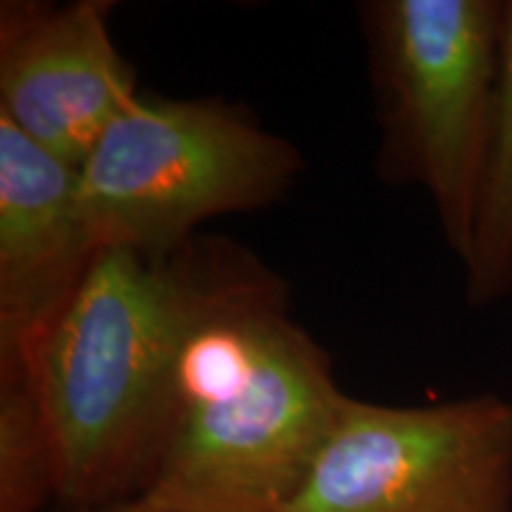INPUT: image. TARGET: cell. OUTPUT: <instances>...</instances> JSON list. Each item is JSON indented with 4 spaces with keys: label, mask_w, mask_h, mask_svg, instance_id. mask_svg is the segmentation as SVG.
Returning a JSON list of instances; mask_svg holds the SVG:
<instances>
[{
    "label": "cell",
    "mask_w": 512,
    "mask_h": 512,
    "mask_svg": "<svg viewBox=\"0 0 512 512\" xmlns=\"http://www.w3.org/2000/svg\"><path fill=\"white\" fill-rule=\"evenodd\" d=\"M69 512H162V510H152L145 508L136 501H128V503H119V505H110V508H98V510H69Z\"/></svg>",
    "instance_id": "cell-10"
},
{
    "label": "cell",
    "mask_w": 512,
    "mask_h": 512,
    "mask_svg": "<svg viewBox=\"0 0 512 512\" xmlns=\"http://www.w3.org/2000/svg\"><path fill=\"white\" fill-rule=\"evenodd\" d=\"M465 302L489 309L512 297V0H503L501 69L491 124L489 157L463 259Z\"/></svg>",
    "instance_id": "cell-8"
},
{
    "label": "cell",
    "mask_w": 512,
    "mask_h": 512,
    "mask_svg": "<svg viewBox=\"0 0 512 512\" xmlns=\"http://www.w3.org/2000/svg\"><path fill=\"white\" fill-rule=\"evenodd\" d=\"M50 498L57 465L34 380L0 377V512H43Z\"/></svg>",
    "instance_id": "cell-9"
},
{
    "label": "cell",
    "mask_w": 512,
    "mask_h": 512,
    "mask_svg": "<svg viewBox=\"0 0 512 512\" xmlns=\"http://www.w3.org/2000/svg\"><path fill=\"white\" fill-rule=\"evenodd\" d=\"M112 8L110 0L0 5V114L76 169L140 98L114 43Z\"/></svg>",
    "instance_id": "cell-6"
},
{
    "label": "cell",
    "mask_w": 512,
    "mask_h": 512,
    "mask_svg": "<svg viewBox=\"0 0 512 512\" xmlns=\"http://www.w3.org/2000/svg\"><path fill=\"white\" fill-rule=\"evenodd\" d=\"M176 425L136 503L162 512H280L349 394L290 316L287 287L247 252L183 339Z\"/></svg>",
    "instance_id": "cell-2"
},
{
    "label": "cell",
    "mask_w": 512,
    "mask_h": 512,
    "mask_svg": "<svg viewBox=\"0 0 512 512\" xmlns=\"http://www.w3.org/2000/svg\"><path fill=\"white\" fill-rule=\"evenodd\" d=\"M361 15L382 131L377 171L430 197L463 264L489 157L503 0H373Z\"/></svg>",
    "instance_id": "cell-3"
},
{
    "label": "cell",
    "mask_w": 512,
    "mask_h": 512,
    "mask_svg": "<svg viewBox=\"0 0 512 512\" xmlns=\"http://www.w3.org/2000/svg\"><path fill=\"white\" fill-rule=\"evenodd\" d=\"M242 249L197 235L166 254H95L27 370L69 510L136 501L150 484L174 434L183 339Z\"/></svg>",
    "instance_id": "cell-1"
},
{
    "label": "cell",
    "mask_w": 512,
    "mask_h": 512,
    "mask_svg": "<svg viewBox=\"0 0 512 512\" xmlns=\"http://www.w3.org/2000/svg\"><path fill=\"white\" fill-rule=\"evenodd\" d=\"M280 512H512V401L389 406L349 396Z\"/></svg>",
    "instance_id": "cell-5"
},
{
    "label": "cell",
    "mask_w": 512,
    "mask_h": 512,
    "mask_svg": "<svg viewBox=\"0 0 512 512\" xmlns=\"http://www.w3.org/2000/svg\"><path fill=\"white\" fill-rule=\"evenodd\" d=\"M304 171L299 147L216 98H140L79 164L95 245L166 254L204 221L264 209Z\"/></svg>",
    "instance_id": "cell-4"
},
{
    "label": "cell",
    "mask_w": 512,
    "mask_h": 512,
    "mask_svg": "<svg viewBox=\"0 0 512 512\" xmlns=\"http://www.w3.org/2000/svg\"><path fill=\"white\" fill-rule=\"evenodd\" d=\"M98 252L79 169L0 114V377L27 373Z\"/></svg>",
    "instance_id": "cell-7"
}]
</instances>
